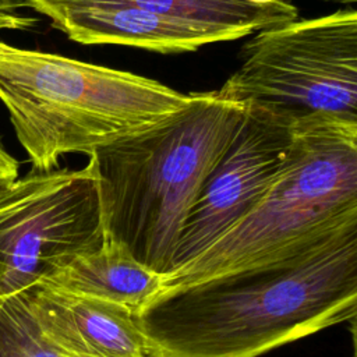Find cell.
I'll return each instance as SVG.
<instances>
[{
  "mask_svg": "<svg viewBox=\"0 0 357 357\" xmlns=\"http://www.w3.org/2000/svg\"><path fill=\"white\" fill-rule=\"evenodd\" d=\"M357 312V225L163 287L135 321L149 357H261Z\"/></svg>",
  "mask_w": 357,
  "mask_h": 357,
  "instance_id": "cell-1",
  "label": "cell"
},
{
  "mask_svg": "<svg viewBox=\"0 0 357 357\" xmlns=\"http://www.w3.org/2000/svg\"><path fill=\"white\" fill-rule=\"evenodd\" d=\"M245 112L216 91L191 92L181 110L88 155L106 240L167 276L187 216Z\"/></svg>",
  "mask_w": 357,
  "mask_h": 357,
  "instance_id": "cell-2",
  "label": "cell"
},
{
  "mask_svg": "<svg viewBox=\"0 0 357 357\" xmlns=\"http://www.w3.org/2000/svg\"><path fill=\"white\" fill-rule=\"evenodd\" d=\"M0 100L32 170L153 126L191 100L156 79L0 40Z\"/></svg>",
  "mask_w": 357,
  "mask_h": 357,
  "instance_id": "cell-3",
  "label": "cell"
},
{
  "mask_svg": "<svg viewBox=\"0 0 357 357\" xmlns=\"http://www.w3.org/2000/svg\"><path fill=\"white\" fill-rule=\"evenodd\" d=\"M357 225V123H296L287 159L257 205L163 287L227 272Z\"/></svg>",
  "mask_w": 357,
  "mask_h": 357,
  "instance_id": "cell-4",
  "label": "cell"
},
{
  "mask_svg": "<svg viewBox=\"0 0 357 357\" xmlns=\"http://www.w3.org/2000/svg\"><path fill=\"white\" fill-rule=\"evenodd\" d=\"M240 66L216 93L294 123L332 117L357 123V11L294 20L255 32Z\"/></svg>",
  "mask_w": 357,
  "mask_h": 357,
  "instance_id": "cell-5",
  "label": "cell"
},
{
  "mask_svg": "<svg viewBox=\"0 0 357 357\" xmlns=\"http://www.w3.org/2000/svg\"><path fill=\"white\" fill-rule=\"evenodd\" d=\"M98 177L81 169L31 170L0 185V298L39 284L105 243Z\"/></svg>",
  "mask_w": 357,
  "mask_h": 357,
  "instance_id": "cell-6",
  "label": "cell"
},
{
  "mask_svg": "<svg viewBox=\"0 0 357 357\" xmlns=\"http://www.w3.org/2000/svg\"><path fill=\"white\" fill-rule=\"evenodd\" d=\"M245 110L234 139L187 216L170 273L194 261L240 222L264 197L287 159L296 123L262 109Z\"/></svg>",
  "mask_w": 357,
  "mask_h": 357,
  "instance_id": "cell-7",
  "label": "cell"
},
{
  "mask_svg": "<svg viewBox=\"0 0 357 357\" xmlns=\"http://www.w3.org/2000/svg\"><path fill=\"white\" fill-rule=\"evenodd\" d=\"M22 294L42 337L64 357H149L135 315L121 305L40 284Z\"/></svg>",
  "mask_w": 357,
  "mask_h": 357,
  "instance_id": "cell-8",
  "label": "cell"
},
{
  "mask_svg": "<svg viewBox=\"0 0 357 357\" xmlns=\"http://www.w3.org/2000/svg\"><path fill=\"white\" fill-rule=\"evenodd\" d=\"M36 13L82 45H121L167 54L195 52L205 45L226 42L212 29L152 14L127 3L53 4Z\"/></svg>",
  "mask_w": 357,
  "mask_h": 357,
  "instance_id": "cell-9",
  "label": "cell"
},
{
  "mask_svg": "<svg viewBox=\"0 0 357 357\" xmlns=\"http://www.w3.org/2000/svg\"><path fill=\"white\" fill-rule=\"evenodd\" d=\"M39 284L117 304L135 315L163 289L165 276L105 240L99 248L73 258Z\"/></svg>",
  "mask_w": 357,
  "mask_h": 357,
  "instance_id": "cell-10",
  "label": "cell"
},
{
  "mask_svg": "<svg viewBox=\"0 0 357 357\" xmlns=\"http://www.w3.org/2000/svg\"><path fill=\"white\" fill-rule=\"evenodd\" d=\"M117 1L152 14L180 20L220 33L226 42L297 20L298 11L283 0H25L38 11L45 6Z\"/></svg>",
  "mask_w": 357,
  "mask_h": 357,
  "instance_id": "cell-11",
  "label": "cell"
},
{
  "mask_svg": "<svg viewBox=\"0 0 357 357\" xmlns=\"http://www.w3.org/2000/svg\"><path fill=\"white\" fill-rule=\"evenodd\" d=\"M0 357H64L42 337L22 293L0 298Z\"/></svg>",
  "mask_w": 357,
  "mask_h": 357,
  "instance_id": "cell-12",
  "label": "cell"
},
{
  "mask_svg": "<svg viewBox=\"0 0 357 357\" xmlns=\"http://www.w3.org/2000/svg\"><path fill=\"white\" fill-rule=\"evenodd\" d=\"M25 0H0V31H25L38 24V18L24 14Z\"/></svg>",
  "mask_w": 357,
  "mask_h": 357,
  "instance_id": "cell-13",
  "label": "cell"
},
{
  "mask_svg": "<svg viewBox=\"0 0 357 357\" xmlns=\"http://www.w3.org/2000/svg\"><path fill=\"white\" fill-rule=\"evenodd\" d=\"M20 163L18 160L10 155L6 148L0 144V185L7 184L18 177Z\"/></svg>",
  "mask_w": 357,
  "mask_h": 357,
  "instance_id": "cell-14",
  "label": "cell"
},
{
  "mask_svg": "<svg viewBox=\"0 0 357 357\" xmlns=\"http://www.w3.org/2000/svg\"><path fill=\"white\" fill-rule=\"evenodd\" d=\"M283 1H290V0H283ZM321 1H328V3H336L340 6H347V8H354L356 10V3L357 0H321Z\"/></svg>",
  "mask_w": 357,
  "mask_h": 357,
  "instance_id": "cell-15",
  "label": "cell"
}]
</instances>
